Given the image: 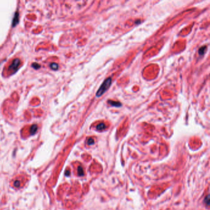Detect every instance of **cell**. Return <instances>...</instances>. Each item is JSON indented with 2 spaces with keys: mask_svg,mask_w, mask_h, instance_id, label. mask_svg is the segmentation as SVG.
<instances>
[{
  "mask_svg": "<svg viewBox=\"0 0 210 210\" xmlns=\"http://www.w3.org/2000/svg\"><path fill=\"white\" fill-rule=\"evenodd\" d=\"M205 201L206 202V205H209V203H210V196H209V195H208L206 196V198H205Z\"/></svg>",
  "mask_w": 210,
  "mask_h": 210,
  "instance_id": "obj_12",
  "label": "cell"
},
{
  "mask_svg": "<svg viewBox=\"0 0 210 210\" xmlns=\"http://www.w3.org/2000/svg\"><path fill=\"white\" fill-rule=\"evenodd\" d=\"M18 19H19V15H18V13L17 12L16 13H15V15H14V17L13 18L12 27H15L18 23V22H19Z\"/></svg>",
  "mask_w": 210,
  "mask_h": 210,
  "instance_id": "obj_3",
  "label": "cell"
},
{
  "mask_svg": "<svg viewBox=\"0 0 210 210\" xmlns=\"http://www.w3.org/2000/svg\"><path fill=\"white\" fill-rule=\"evenodd\" d=\"M14 185H15V187H19V185H20V184H19V181H15V183H14Z\"/></svg>",
  "mask_w": 210,
  "mask_h": 210,
  "instance_id": "obj_13",
  "label": "cell"
},
{
  "mask_svg": "<svg viewBox=\"0 0 210 210\" xmlns=\"http://www.w3.org/2000/svg\"><path fill=\"white\" fill-rule=\"evenodd\" d=\"M78 174L79 176H83L84 174V173H83V169L82 168V167L81 166H79L78 168Z\"/></svg>",
  "mask_w": 210,
  "mask_h": 210,
  "instance_id": "obj_9",
  "label": "cell"
},
{
  "mask_svg": "<svg viewBox=\"0 0 210 210\" xmlns=\"http://www.w3.org/2000/svg\"><path fill=\"white\" fill-rule=\"evenodd\" d=\"M105 124H104V123H101L99 124L96 127V129L99 131H102V130H104V129H105Z\"/></svg>",
  "mask_w": 210,
  "mask_h": 210,
  "instance_id": "obj_6",
  "label": "cell"
},
{
  "mask_svg": "<svg viewBox=\"0 0 210 210\" xmlns=\"http://www.w3.org/2000/svg\"><path fill=\"white\" fill-rule=\"evenodd\" d=\"M50 67L53 70H57L59 68V65L55 63H52L50 65Z\"/></svg>",
  "mask_w": 210,
  "mask_h": 210,
  "instance_id": "obj_8",
  "label": "cell"
},
{
  "mask_svg": "<svg viewBox=\"0 0 210 210\" xmlns=\"http://www.w3.org/2000/svg\"><path fill=\"white\" fill-rule=\"evenodd\" d=\"M206 46H202L201 48H200L198 50V54L200 55H203L206 51Z\"/></svg>",
  "mask_w": 210,
  "mask_h": 210,
  "instance_id": "obj_7",
  "label": "cell"
},
{
  "mask_svg": "<svg viewBox=\"0 0 210 210\" xmlns=\"http://www.w3.org/2000/svg\"><path fill=\"white\" fill-rule=\"evenodd\" d=\"M37 129H38V127H37V125L36 124H33L32 126H31L30 128V134L32 135H33L37 132Z\"/></svg>",
  "mask_w": 210,
  "mask_h": 210,
  "instance_id": "obj_5",
  "label": "cell"
},
{
  "mask_svg": "<svg viewBox=\"0 0 210 210\" xmlns=\"http://www.w3.org/2000/svg\"><path fill=\"white\" fill-rule=\"evenodd\" d=\"M20 60L18 59H15L12 61L11 65L9 67V71L11 72V74L14 73L18 69V67L20 65Z\"/></svg>",
  "mask_w": 210,
  "mask_h": 210,
  "instance_id": "obj_2",
  "label": "cell"
},
{
  "mask_svg": "<svg viewBox=\"0 0 210 210\" xmlns=\"http://www.w3.org/2000/svg\"><path fill=\"white\" fill-rule=\"evenodd\" d=\"M111 84H112V78L110 77L108 78L107 79H106L104 83L102 84V85L100 86L99 89H98V91H97L96 92V97H99L101 96L102 95H103L105 92L107 91L108 89H109L110 86Z\"/></svg>",
  "mask_w": 210,
  "mask_h": 210,
  "instance_id": "obj_1",
  "label": "cell"
},
{
  "mask_svg": "<svg viewBox=\"0 0 210 210\" xmlns=\"http://www.w3.org/2000/svg\"><path fill=\"white\" fill-rule=\"evenodd\" d=\"M32 67H33L35 69H38V68H39L40 67V65L37 63H33L32 64Z\"/></svg>",
  "mask_w": 210,
  "mask_h": 210,
  "instance_id": "obj_11",
  "label": "cell"
},
{
  "mask_svg": "<svg viewBox=\"0 0 210 210\" xmlns=\"http://www.w3.org/2000/svg\"><path fill=\"white\" fill-rule=\"evenodd\" d=\"M109 104L110 105L114 107H120L121 106V104L119 102L117 101H113V100H109Z\"/></svg>",
  "mask_w": 210,
  "mask_h": 210,
  "instance_id": "obj_4",
  "label": "cell"
},
{
  "mask_svg": "<svg viewBox=\"0 0 210 210\" xmlns=\"http://www.w3.org/2000/svg\"><path fill=\"white\" fill-rule=\"evenodd\" d=\"M94 143V141L93 139L92 138H89V139H88V141H87V144H88V145H92V144H93Z\"/></svg>",
  "mask_w": 210,
  "mask_h": 210,
  "instance_id": "obj_10",
  "label": "cell"
}]
</instances>
